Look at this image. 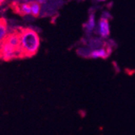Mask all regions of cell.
<instances>
[{
	"label": "cell",
	"instance_id": "9",
	"mask_svg": "<svg viewBox=\"0 0 135 135\" xmlns=\"http://www.w3.org/2000/svg\"><path fill=\"white\" fill-rule=\"evenodd\" d=\"M6 1H7V0H0V6H1L2 4H3Z\"/></svg>",
	"mask_w": 135,
	"mask_h": 135
},
{
	"label": "cell",
	"instance_id": "5",
	"mask_svg": "<svg viewBox=\"0 0 135 135\" xmlns=\"http://www.w3.org/2000/svg\"><path fill=\"white\" fill-rule=\"evenodd\" d=\"M8 34L9 30L7 20L4 18H0V45L6 40Z\"/></svg>",
	"mask_w": 135,
	"mask_h": 135
},
{
	"label": "cell",
	"instance_id": "8",
	"mask_svg": "<svg viewBox=\"0 0 135 135\" xmlns=\"http://www.w3.org/2000/svg\"><path fill=\"white\" fill-rule=\"evenodd\" d=\"M31 15L36 17L38 16L41 11V5L38 1H33L30 3Z\"/></svg>",
	"mask_w": 135,
	"mask_h": 135
},
{
	"label": "cell",
	"instance_id": "3",
	"mask_svg": "<svg viewBox=\"0 0 135 135\" xmlns=\"http://www.w3.org/2000/svg\"><path fill=\"white\" fill-rule=\"evenodd\" d=\"M96 32L102 39L108 38L110 34V28H109V23L108 20L106 17H101L98 25L96 27Z\"/></svg>",
	"mask_w": 135,
	"mask_h": 135
},
{
	"label": "cell",
	"instance_id": "6",
	"mask_svg": "<svg viewBox=\"0 0 135 135\" xmlns=\"http://www.w3.org/2000/svg\"><path fill=\"white\" fill-rule=\"evenodd\" d=\"M16 11L19 14L22 16H28L31 15V7L30 3H16L14 6Z\"/></svg>",
	"mask_w": 135,
	"mask_h": 135
},
{
	"label": "cell",
	"instance_id": "1",
	"mask_svg": "<svg viewBox=\"0 0 135 135\" xmlns=\"http://www.w3.org/2000/svg\"><path fill=\"white\" fill-rule=\"evenodd\" d=\"M19 29L22 57H31L37 53L40 48L39 34L32 28H20Z\"/></svg>",
	"mask_w": 135,
	"mask_h": 135
},
{
	"label": "cell",
	"instance_id": "7",
	"mask_svg": "<svg viewBox=\"0 0 135 135\" xmlns=\"http://www.w3.org/2000/svg\"><path fill=\"white\" fill-rule=\"evenodd\" d=\"M95 28V17L94 13H91L88 22L83 25V28L87 34H90Z\"/></svg>",
	"mask_w": 135,
	"mask_h": 135
},
{
	"label": "cell",
	"instance_id": "2",
	"mask_svg": "<svg viewBox=\"0 0 135 135\" xmlns=\"http://www.w3.org/2000/svg\"><path fill=\"white\" fill-rule=\"evenodd\" d=\"M0 58L4 61H11L15 58H22L21 50H17L7 42L3 41L0 45Z\"/></svg>",
	"mask_w": 135,
	"mask_h": 135
},
{
	"label": "cell",
	"instance_id": "10",
	"mask_svg": "<svg viewBox=\"0 0 135 135\" xmlns=\"http://www.w3.org/2000/svg\"><path fill=\"white\" fill-rule=\"evenodd\" d=\"M100 1H104V0H100Z\"/></svg>",
	"mask_w": 135,
	"mask_h": 135
},
{
	"label": "cell",
	"instance_id": "4",
	"mask_svg": "<svg viewBox=\"0 0 135 135\" xmlns=\"http://www.w3.org/2000/svg\"><path fill=\"white\" fill-rule=\"evenodd\" d=\"M111 54V49L100 48L96 50H91L89 57L90 58H107L108 55Z\"/></svg>",
	"mask_w": 135,
	"mask_h": 135
}]
</instances>
